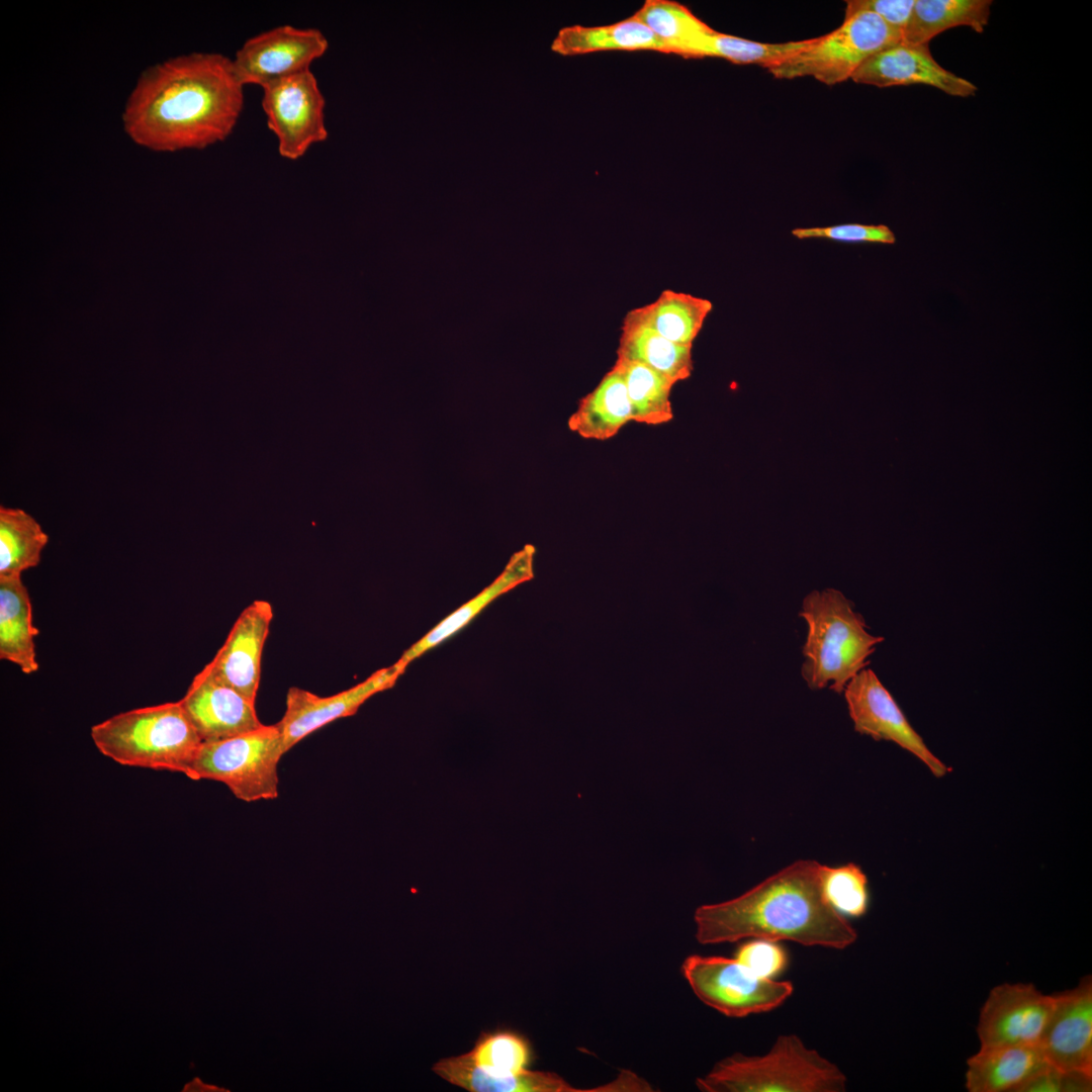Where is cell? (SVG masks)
<instances>
[{
    "instance_id": "8fae6325",
    "label": "cell",
    "mask_w": 1092,
    "mask_h": 1092,
    "mask_svg": "<svg viewBox=\"0 0 1092 1092\" xmlns=\"http://www.w3.org/2000/svg\"><path fill=\"white\" fill-rule=\"evenodd\" d=\"M843 694L856 732L875 740L894 742L921 760L936 778L949 771L914 730L872 668L864 667L855 674Z\"/></svg>"
},
{
    "instance_id": "30bf717a",
    "label": "cell",
    "mask_w": 1092,
    "mask_h": 1092,
    "mask_svg": "<svg viewBox=\"0 0 1092 1092\" xmlns=\"http://www.w3.org/2000/svg\"><path fill=\"white\" fill-rule=\"evenodd\" d=\"M262 89V107L280 156L299 159L328 138L326 100L310 70L274 80Z\"/></svg>"
},
{
    "instance_id": "603a6c76",
    "label": "cell",
    "mask_w": 1092,
    "mask_h": 1092,
    "mask_svg": "<svg viewBox=\"0 0 1092 1092\" xmlns=\"http://www.w3.org/2000/svg\"><path fill=\"white\" fill-rule=\"evenodd\" d=\"M631 421L632 407L626 384L614 364L595 389L580 400L568 420V427L584 439L605 441L616 436Z\"/></svg>"
},
{
    "instance_id": "ac0fdd59",
    "label": "cell",
    "mask_w": 1092,
    "mask_h": 1092,
    "mask_svg": "<svg viewBox=\"0 0 1092 1092\" xmlns=\"http://www.w3.org/2000/svg\"><path fill=\"white\" fill-rule=\"evenodd\" d=\"M272 619L271 604L255 600L239 615L225 641L207 663L221 681L255 702L262 653Z\"/></svg>"
},
{
    "instance_id": "6da1fadb",
    "label": "cell",
    "mask_w": 1092,
    "mask_h": 1092,
    "mask_svg": "<svg viewBox=\"0 0 1092 1092\" xmlns=\"http://www.w3.org/2000/svg\"><path fill=\"white\" fill-rule=\"evenodd\" d=\"M244 106L232 59L190 53L145 70L122 113L125 133L155 152L201 150L224 141Z\"/></svg>"
},
{
    "instance_id": "9a60e30c",
    "label": "cell",
    "mask_w": 1092,
    "mask_h": 1092,
    "mask_svg": "<svg viewBox=\"0 0 1092 1092\" xmlns=\"http://www.w3.org/2000/svg\"><path fill=\"white\" fill-rule=\"evenodd\" d=\"M1054 1007L1040 1039L1046 1062L1065 1073L1092 1077V980L1053 994Z\"/></svg>"
},
{
    "instance_id": "3957f363",
    "label": "cell",
    "mask_w": 1092,
    "mask_h": 1092,
    "mask_svg": "<svg viewBox=\"0 0 1092 1092\" xmlns=\"http://www.w3.org/2000/svg\"><path fill=\"white\" fill-rule=\"evenodd\" d=\"M799 616L807 624L802 646L801 674L811 690L841 694L848 681L870 663L884 637L873 635L854 604L840 590H812L805 596Z\"/></svg>"
},
{
    "instance_id": "4dcf8cb0",
    "label": "cell",
    "mask_w": 1092,
    "mask_h": 1092,
    "mask_svg": "<svg viewBox=\"0 0 1092 1092\" xmlns=\"http://www.w3.org/2000/svg\"><path fill=\"white\" fill-rule=\"evenodd\" d=\"M822 889L828 903L845 917L858 918L869 908L868 878L853 862L839 867L822 864Z\"/></svg>"
},
{
    "instance_id": "83f0119b",
    "label": "cell",
    "mask_w": 1092,
    "mask_h": 1092,
    "mask_svg": "<svg viewBox=\"0 0 1092 1092\" xmlns=\"http://www.w3.org/2000/svg\"><path fill=\"white\" fill-rule=\"evenodd\" d=\"M49 536L20 509L0 507V576L21 575L38 565Z\"/></svg>"
},
{
    "instance_id": "e0dca14e",
    "label": "cell",
    "mask_w": 1092,
    "mask_h": 1092,
    "mask_svg": "<svg viewBox=\"0 0 1092 1092\" xmlns=\"http://www.w3.org/2000/svg\"><path fill=\"white\" fill-rule=\"evenodd\" d=\"M855 83L876 87L923 84L957 97L973 96L977 87L941 67L928 43L900 41L867 60L850 78Z\"/></svg>"
},
{
    "instance_id": "cb8c5ba5",
    "label": "cell",
    "mask_w": 1092,
    "mask_h": 1092,
    "mask_svg": "<svg viewBox=\"0 0 1092 1092\" xmlns=\"http://www.w3.org/2000/svg\"><path fill=\"white\" fill-rule=\"evenodd\" d=\"M621 331L617 358L640 362L674 383L691 376L692 346L667 340L642 321L635 309L627 313Z\"/></svg>"
},
{
    "instance_id": "ffe728a7",
    "label": "cell",
    "mask_w": 1092,
    "mask_h": 1092,
    "mask_svg": "<svg viewBox=\"0 0 1092 1092\" xmlns=\"http://www.w3.org/2000/svg\"><path fill=\"white\" fill-rule=\"evenodd\" d=\"M535 547L531 544L516 552L503 572L477 596L462 605L424 637L403 652L397 663L406 667L416 658L436 647L470 623L497 597L534 577Z\"/></svg>"
},
{
    "instance_id": "836d02e7",
    "label": "cell",
    "mask_w": 1092,
    "mask_h": 1092,
    "mask_svg": "<svg viewBox=\"0 0 1092 1092\" xmlns=\"http://www.w3.org/2000/svg\"><path fill=\"white\" fill-rule=\"evenodd\" d=\"M845 3V15L857 11L872 12L903 37L915 0H849Z\"/></svg>"
},
{
    "instance_id": "f1b7e54d",
    "label": "cell",
    "mask_w": 1092,
    "mask_h": 1092,
    "mask_svg": "<svg viewBox=\"0 0 1092 1092\" xmlns=\"http://www.w3.org/2000/svg\"><path fill=\"white\" fill-rule=\"evenodd\" d=\"M632 407V421L656 426L673 419L670 400L675 384L663 374L636 361L617 358Z\"/></svg>"
},
{
    "instance_id": "8992f818",
    "label": "cell",
    "mask_w": 1092,
    "mask_h": 1092,
    "mask_svg": "<svg viewBox=\"0 0 1092 1092\" xmlns=\"http://www.w3.org/2000/svg\"><path fill=\"white\" fill-rule=\"evenodd\" d=\"M533 1050L521 1032L497 1027L482 1031L465 1054L447 1057L432 1070L471 1092H581L554 1072L531 1071Z\"/></svg>"
},
{
    "instance_id": "7c38bea8",
    "label": "cell",
    "mask_w": 1092,
    "mask_h": 1092,
    "mask_svg": "<svg viewBox=\"0 0 1092 1092\" xmlns=\"http://www.w3.org/2000/svg\"><path fill=\"white\" fill-rule=\"evenodd\" d=\"M329 47L316 28L279 25L248 38L232 59L241 83L264 85L310 70Z\"/></svg>"
},
{
    "instance_id": "9c48e42d",
    "label": "cell",
    "mask_w": 1092,
    "mask_h": 1092,
    "mask_svg": "<svg viewBox=\"0 0 1092 1092\" xmlns=\"http://www.w3.org/2000/svg\"><path fill=\"white\" fill-rule=\"evenodd\" d=\"M681 973L704 1004L728 1017L769 1012L794 991L792 982L759 977L735 958L692 954Z\"/></svg>"
},
{
    "instance_id": "7a4b0ae2",
    "label": "cell",
    "mask_w": 1092,
    "mask_h": 1092,
    "mask_svg": "<svg viewBox=\"0 0 1092 1092\" xmlns=\"http://www.w3.org/2000/svg\"><path fill=\"white\" fill-rule=\"evenodd\" d=\"M821 870L816 860L800 859L734 899L698 907V942L760 938L835 949L851 945L857 932L826 900Z\"/></svg>"
},
{
    "instance_id": "1f68e13d",
    "label": "cell",
    "mask_w": 1092,
    "mask_h": 1092,
    "mask_svg": "<svg viewBox=\"0 0 1092 1092\" xmlns=\"http://www.w3.org/2000/svg\"><path fill=\"white\" fill-rule=\"evenodd\" d=\"M792 235L803 239H827L848 243L894 244L896 237L885 224L845 223L832 226L798 228Z\"/></svg>"
},
{
    "instance_id": "d4e9b609",
    "label": "cell",
    "mask_w": 1092,
    "mask_h": 1092,
    "mask_svg": "<svg viewBox=\"0 0 1092 1092\" xmlns=\"http://www.w3.org/2000/svg\"><path fill=\"white\" fill-rule=\"evenodd\" d=\"M633 16L663 42L668 54L684 58H704L706 43L715 31L673 0H646Z\"/></svg>"
},
{
    "instance_id": "d6a6232c",
    "label": "cell",
    "mask_w": 1092,
    "mask_h": 1092,
    "mask_svg": "<svg viewBox=\"0 0 1092 1092\" xmlns=\"http://www.w3.org/2000/svg\"><path fill=\"white\" fill-rule=\"evenodd\" d=\"M735 959L759 977L774 979L788 966V954L778 941L752 938L742 943Z\"/></svg>"
},
{
    "instance_id": "f546056e",
    "label": "cell",
    "mask_w": 1092,
    "mask_h": 1092,
    "mask_svg": "<svg viewBox=\"0 0 1092 1092\" xmlns=\"http://www.w3.org/2000/svg\"><path fill=\"white\" fill-rule=\"evenodd\" d=\"M814 38L766 43L714 31L709 37L705 57L722 58L734 64H755L766 69L797 55L813 42Z\"/></svg>"
},
{
    "instance_id": "5b68a950",
    "label": "cell",
    "mask_w": 1092,
    "mask_h": 1092,
    "mask_svg": "<svg viewBox=\"0 0 1092 1092\" xmlns=\"http://www.w3.org/2000/svg\"><path fill=\"white\" fill-rule=\"evenodd\" d=\"M846 1077L796 1034L780 1035L762 1056L733 1054L696 1080L704 1092H842Z\"/></svg>"
},
{
    "instance_id": "52a82bcc",
    "label": "cell",
    "mask_w": 1092,
    "mask_h": 1092,
    "mask_svg": "<svg viewBox=\"0 0 1092 1092\" xmlns=\"http://www.w3.org/2000/svg\"><path fill=\"white\" fill-rule=\"evenodd\" d=\"M276 724L212 742H203L190 779L224 784L245 802L273 800L278 796V763L285 754Z\"/></svg>"
},
{
    "instance_id": "ba28073f",
    "label": "cell",
    "mask_w": 1092,
    "mask_h": 1092,
    "mask_svg": "<svg viewBox=\"0 0 1092 1092\" xmlns=\"http://www.w3.org/2000/svg\"><path fill=\"white\" fill-rule=\"evenodd\" d=\"M902 40V34L878 15L857 11L845 15L835 30L814 37L809 47L767 70L779 79L813 77L835 85L850 79L871 57Z\"/></svg>"
},
{
    "instance_id": "44dd1931",
    "label": "cell",
    "mask_w": 1092,
    "mask_h": 1092,
    "mask_svg": "<svg viewBox=\"0 0 1092 1092\" xmlns=\"http://www.w3.org/2000/svg\"><path fill=\"white\" fill-rule=\"evenodd\" d=\"M32 608L21 575L0 576V658L25 674L38 670Z\"/></svg>"
},
{
    "instance_id": "484cf974",
    "label": "cell",
    "mask_w": 1092,
    "mask_h": 1092,
    "mask_svg": "<svg viewBox=\"0 0 1092 1092\" xmlns=\"http://www.w3.org/2000/svg\"><path fill=\"white\" fill-rule=\"evenodd\" d=\"M991 0H915L903 41L924 44L939 33L969 26L983 32L991 14Z\"/></svg>"
},
{
    "instance_id": "277c9868",
    "label": "cell",
    "mask_w": 1092,
    "mask_h": 1092,
    "mask_svg": "<svg viewBox=\"0 0 1092 1092\" xmlns=\"http://www.w3.org/2000/svg\"><path fill=\"white\" fill-rule=\"evenodd\" d=\"M96 748L127 766L170 770L190 779L203 743L180 701L116 714L91 728Z\"/></svg>"
},
{
    "instance_id": "d6986e66",
    "label": "cell",
    "mask_w": 1092,
    "mask_h": 1092,
    "mask_svg": "<svg viewBox=\"0 0 1092 1092\" xmlns=\"http://www.w3.org/2000/svg\"><path fill=\"white\" fill-rule=\"evenodd\" d=\"M1048 1065L1040 1044L980 1048L967 1061L966 1087L970 1092H1018Z\"/></svg>"
},
{
    "instance_id": "4316f807",
    "label": "cell",
    "mask_w": 1092,
    "mask_h": 1092,
    "mask_svg": "<svg viewBox=\"0 0 1092 1092\" xmlns=\"http://www.w3.org/2000/svg\"><path fill=\"white\" fill-rule=\"evenodd\" d=\"M712 308L708 299L666 289L653 302L635 311L667 340L692 346Z\"/></svg>"
},
{
    "instance_id": "2e32d148",
    "label": "cell",
    "mask_w": 1092,
    "mask_h": 1092,
    "mask_svg": "<svg viewBox=\"0 0 1092 1092\" xmlns=\"http://www.w3.org/2000/svg\"><path fill=\"white\" fill-rule=\"evenodd\" d=\"M180 703L202 742L228 739L263 725L256 702L221 681L207 664L194 676Z\"/></svg>"
},
{
    "instance_id": "4fadbf2b",
    "label": "cell",
    "mask_w": 1092,
    "mask_h": 1092,
    "mask_svg": "<svg viewBox=\"0 0 1092 1092\" xmlns=\"http://www.w3.org/2000/svg\"><path fill=\"white\" fill-rule=\"evenodd\" d=\"M1053 1007V994L1042 993L1033 984L994 987L979 1016L980 1048L1039 1044Z\"/></svg>"
},
{
    "instance_id": "7402d4cb",
    "label": "cell",
    "mask_w": 1092,
    "mask_h": 1092,
    "mask_svg": "<svg viewBox=\"0 0 1092 1092\" xmlns=\"http://www.w3.org/2000/svg\"><path fill=\"white\" fill-rule=\"evenodd\" d=\"M551 51L565 57L605 51L668 54L663 42L633 15L608 25L562 27L551 43Z\"/></svg>"
},
{
    "instance_id": "5bb4252c",
    "label": "cell",
    "mask_w": 1092,
    "mask_h": 1092,
    "mask_svg": "<svg viewBox=\"0 0 1092 1092\" xmlns=\"http://www.w3.org/2000/svg\"><path fill=\"white\" fill-rule=\"evenodd\" d=\"M405 668L396 662L376 670L362 682L328 697L296 687L290 688L284 715L276 723L285 752L323 726L355 714L370 697L391 688Z\"/></svg>"
}]
</instances>
